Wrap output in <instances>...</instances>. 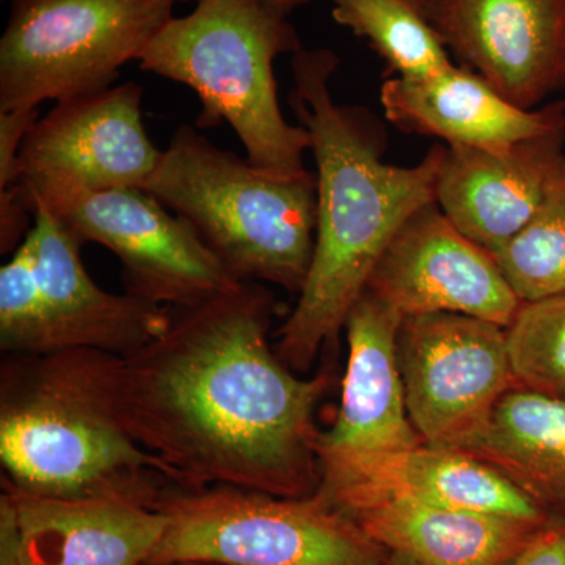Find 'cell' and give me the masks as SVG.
Here are the masks:
<instances>
[{
  "label": "cell",
  "instance_id": "cell-1",
  "mask_svg": "<svg viewBox=\"0 0 565 565\" xmlns=\"http://www.w3.org/2000/svg\"><path fill=\"white\" fill-rule=\"evenodd\" d=\"M274 315L263 282H237L172 308L167 329L122 359V419L178 489L302 498L321 484L315 412L330 375L282 363Z\"/></svg>",
  "mask_w": 565,
  "mask_h": 565
},
{
  "label": "cell",
  "instance_id": "cell-2",
  "mask_svg": "<svg viewBox=\"0 0 565 565\" xmlns=\"http://www.w3.org/2000/svg\"><path fill=\"white\" fill-rule=\"evenodd\" d=\"M340 58L326 47L292 54L289 106L307 129L318 178V228L310 273L277 332L278 356L307 373L344 329L394 234L435 202L445 145L412 167L384 162L381 122L334 102L330 81Z\"/></svg>",
  "mask_w": 565,
  "mask_h": 565
},
{
  "label": "cell",
  "instance_id": "cell-3",
  "mask_svg": "<svg viewBox=\"0 0 565 565\" xmlns=\"http://www.w3.org/2000/svg\"><path fill=\"white\" fill-rule=\"evenodd\" d=\"M121 356L93 349L10 355L0 371L3 487L158 509L178 487L120 405Z\"/></svg>",
  "mask_w": 565,
  "mask_h": 565
},
{
  "label": "cell",
  "instance_id": "cell-4",
  "mask_svg": "<svg viewBox=\"0 0 565 565\" xmlns=\"http://www.w3.org/2000/svg\"><path fill=\"white\" fill-rule=\"evenodd\" d=\"M145 191L188 223L234 280L302 291L318 228L316 173L259 169L181 125Z\"/></svg>",
  "mask_w": 565,
  "mask_h": 565
},
{
  "label": "cell",
  "instance_id": "cell-5",
  "mask_svg": "<svg viewBox=\"0 0 565 565\" xmlns=\"http://www.w3.org/2000/svg\"><path fill=\"white\" fill-rule=\"evenodd\" d=\"M289 14L264 0H196L141 51L140 68L192 88L202 103L196 128L228 122L247 159L275 173L303 172L310 134L282 117L274 63L302 50Z\"/></svg>",
  "mask_w": 565,
  "mask_h": 565
},
{
  "label": "cell",
  "instance_id": "cell-6",
  "mask_svg": "<svg viewBox=\"0 0 565 565\" xmlns=\"http://www.w3.org/2000/svg\"><path fill=\"white\" fill-rule=\"evenodd\" d=\"M148 564L384 565L385 550L315 492L277 497L236 487L173 490Z\"/></svg>",
  "mask_w": 565,
  "mask_h": 565
},
{
  "label": "cell",
  "instance_id": "cell-7",
  "mask_svg": "<svg viewBox=\"0 0 565 565\" xmlns=\"http://www.w3.org/2000/svg\"><path fill=\"white\" fill-rule=\"evenodd\" d=\"M167 0H10L0 111L106 90L173 17Z\"/></svg>",
  "mask_w": 565,
  "mask_h": 565
},
{
  "label": "cell",
  "instance_id": "cell-8",
  "mask_svg": "<svg viewBox=\"0 0 565 565\" xmlns=\"http://www.w3.org/2000/svg\"><path fill=\"white\" fill-rule=\"evenodd\" d=\"M81 244L96 243L122 264L126 292L162 307H189L233 288L228 270L172 211L145 189L36 196ZM33 214V212H32Z\"/></svg>",
  "mask_w": 565,
  "mask_h": 565
},
{
  "label": "cell",
  "instance_id": "cell-9",
  "mask_svg": "<svg viewBox=\"0 0 565 565\" xmlns=\"http://www.w3.org/2000/svg\"><path fill=\"white\" fill-rule=\"evenodd\" d=\"M141 99V85L126 82L57 103L36 118L18 152L25 204L61 193L145 189L162 151L145 129Z\"/></svg>",
  "mask_w": 565,
  "mask_h": 565
},
{
  "label": "cell",
  "instance_id": "cell-10",
  "mask_svg": "<svg viewBox=\"0 0 565 565\" xmlns=\"http://www.w3.org/2000/svg\"><path fill=\"white\" fill-rule=\"evenodd\" d=\"M397 355L408 415L424 444L452 449L516 385L504 327L473 316H412Z\"/></svg>",
  "mask_w": 565,
  "mask_h": 565
},
{
  "label": "cell",
  "instance_id": "cell-11",
  "mask_svg": "<svg viewBox=\"0 0 565 565\" xmlns=\"http://www.w3.org/2000/svg\"><path fill=\"white\" fill-rule=\"evenodd\" d=\"M364 291L403 319L455 313L508 329L522 307L493 256L460 233L435 202L397 230Z\"/></svg>",
  "mask_w": 565,
  "mask_h": 565
},
{
  "label": "cell",
  "instance_id": "cell-12",
  "mask_svg": "<svg viewBox=\"0 0 565 565\" xmlns=\"http://www.w3.org/2000/svg\"><path fill=\"white\" fill-rule=\"evenodd\" d=\"M465 68L508 102L534 110L565 85V0H423Z\"/></svg>",
  "mask_w": 565,
  "mask_h": 565
},
{
  "label": "cell",
  "instance_id": "cell-13",
  "mask_svg": "<svg viewBox=\"0 0 565 565\" xmlns=\"http://www.w3.org/2000/svg\"><path fill=\"white\" fill-rule=\"evenodd\" d=\"M32 212L40 353L93 349L126 359L167 329L172 308L104 291L82 263L79 241L46 207L35 204Z\"/></svg>",
  "mask_w": 565,
  "mask_h": 565
},
{
  "label": "cell",
  "instance_id": "cell-14",
  "mask_svg": "<svg viewBox=\"0 0 565 565\" xmlns=\"http://www.w3.org/2000/svg\"><path fill=\"white\" fill-rule=\"evenodd\" d=\"M318 492L338 511L390 498L546 523L553 514L473 456L419 445L404 451L322 463Z\"/></svg>",
  "mask_w": 565,
  "mask_h": 565
},
{
  "label": "cell",
  "instance_id": "cell-15",
  "mask_svg": "<svg viewBox=\"0 0 565 565\" xmlns=\"http://www.w3.org/2000/svg\"><path fill=\"white\" fill-rule=\"evenodd\" d=\"M404 319L364 291L345 321L348 367L333 426L319 434L322 463L404 451L423 445L411 415L397 334Z\"/></svg>",
  "mask_w": 565,
  "mask_h": 565
},
{
  "label": "cell",
  "instance_id": "cell-16",
  "mask_svg": "<svg viewBox=\"0 0 565 565\" xmlns=\"http://www.w3.org/2000/svg\"><path fill=\"white\" fill-rule=\"evenodd\" d=\"M564 147L565 129L498 151L445 145L435 203L468 239L500 250L537 211Z\"/></svg>",
  "mask_w": 565,
  "mask_h": 565
},
{
  "label": "cell",
  "instance_id": "cell-17",
  "mask_svg": "<svg viewBox=\"0 0 565 565\" xmlns=\"http://www.w3.org/2000/svg\"><path fill=\"white\" fill-rule=\"evenodd\" d=\"M386 120L446 147L505 150L520 141L565 129V103L526 110L515 106L479 74L452 63L423 77H388L381 87Z\"/></svg>",
  "mask_w": 565,
  "mask_h": 565
},
{
  "label": "cell",
  "instance_id": "cell-18",
  "mask_svg": "<svg viewBox=\"0 0 565 565\" xmlns=\"http://www.w3.org/2000/svg\"><path fill=\"white\" fill-rule=\"evenodd\" d=\"M13 505L20 565H147L167 516L106 498L36 497L3 487Z\"/></svg>",
  "mask_w": 565,
  "mask_h": 565
},
{
  "label": "cell",
  "instance_id": "cell-19",
  "mask_svg": "<svg viewBox=\"0 0 565 565\" xmlns=\"http://www.w3.org/2000/svg\"><path fill=\"white\" fill-rule=\"evenodd\" d=\"M341 512L401 565H505L545 525L390 498Z\"/></svg>",
  "mask_w": 565,
  "mask_h": 565
},
{
  "label": "cell",
  "instance_id": "cell-20",
  "mask_svg": "<svg viewBox=\"0 0 565 565\" xmlns=\"http://www.w3.org/2000/svg\"><path fill=\"white\" fill-rule=\"evenodd\" d=\"M504 475L552 514H565V399L514 385L455 446Z\"/></svg>",
  "mask_w": 565,
  "mask_h": 565
},
{
  "label": "cell",
  "instance_id": "cell-21",
  "mask_svg": "<svg viewBox=\"0 0 565 565\" xmlns=\"http://www.w3.org/2000/svg\"><path fill=\"white\" fill-rule=\"evenodd\" d=\"M337 24L367 41L386 76L423 79L452 65L423 0H332Z\"/></svg>",
  "mask_w": 565,
  "mask_h": 565
},
{
  "label": "cell",
  "instance_id": "cell-22",
  "mask_svg": "<svg viewBox=\"0 0 565 565\" xmlns=\"http://www.w3.org/2000/svg\"><path fill=\"white\" fill-rule=\"evenodd\" d=\"M490 255L522 303L565 294V158L531 221Z\"/></svg>",
  "mask_w": 565,
  "mask_h": 565
},
{
  "label": "cell",
  "instance_id": "cell-23",
  "mask_svg": "<svg viewBox=\"0 0 565 565\" xmlns=\"http://www.w3.org/2000/svg\"><path fill=\"white\" fill-rule=\"evenodd\" d=\"M505 334L516 385L565 399V294L523 302Z\"/></svg>",
  "mask_w": 565,
  "mask_h": 565
},
{
  "label": "cell",
  "instance_id": "cell-24",
  "mask_svg": "<svg viewBox=\"0 0 565 565\" xmlns=\"http://www.w3.org/2000/svg\"><path fill=\"white\" fill-rule=\"evenodd\" d=\"M40 296L31 237L0 269V349L9 355H39Z\"/></svg>",
  "mask_w": 565,
  "mask_h": 565
},
{
  "label": "cell",
  "instance_id": "cell-25",
  "mask_svg": "<svg viewBox=\"0 0 565 565\" xmlns=\"http://www.w3.org/2000/svg\"><path fill=\"white\" fill-rule=\"evenodd\" d=\"M39 117V109L0 111V191L17 188L18 152L25 132Z\"/></svg>",
  "mask_w": 565,
  "mask_h": 565
},
{
  "label": "cell",
  "instance_id": "cell-26",
  "mask_svg": "<svg viewBox=\"0 0 565 565\" xmlns=\"http://www.w3.org/2000/svg\"><path fill=\"white\" fill-rule=\"evenodd\" d=\"M505 565H565V514H553Z\"/></svg>",
  "mask_w": 565,
  "mask_h": 565
},
{
  "label": "cell",
  "instance_id": "cell-27",
  "mask_svg": "<svg viewBox=\"0 0 565 565\" xmlns=\"http://www.w3.org/2000/svg\"><path fill=\"white\" fill-rule=\"evenodd\" d=\"M275 9L285 11V13H291L292 10L299 9V7L307 6V3L315 2V0H264Z\"/></svg>",
  "mask_w": 565,
  "mask_h": 565
},
{
  "label": "cell",
  "instance_id": "cell-28",
  "mask_svg": "<svg viewBox=\"0 0 565 565\" xmlns=\"http://www.w3.org/2000/svg\"><path fill=\"white\" fill-rule=\"evenodd\" d=\"M147 565H218V564H207V563H178V564H147Z\"/></svg>",
  "mask_w": 565,
  "mask_h": 565
},
{
  "label": "cell",
  "instance_id": "cell-29",
  "mask_svg": "<svg viewBox=\"0 0 565 565\" xmlns=\"http://www.w3.org/2000/svg\"><path fill=\"white\" fill-rule=\"evenodd\" d=\"M167 2H170V3H178V2H191V0H167Z\"/></svg>",
  "mask_w": 565,
  "mask_h": 565
}]
</instances>
